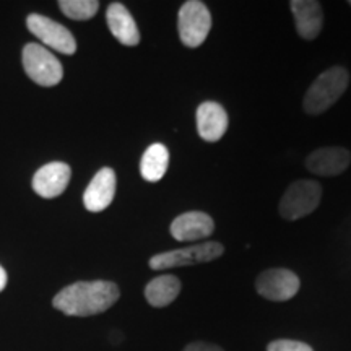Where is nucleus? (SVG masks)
<instances>
[{"instance_id":"obj_20","label":"nucleus","mask_w":351,"mask_h":351,"mask_svg":"<svg viewBox=\"0 0 351 351\" xmlns=\"http://www.w3.org/2000/svg\"><path fill=\"white\" fill-rule=\"evenodd\" d=\"M182 351H225L221 346L215 343H207V341H192Z\"/></svg>"},{"instance_id":"obj_14","label":"nucleus","mask_w":351,"mask_h":351,"mask_svg":"<svg viewBox=\"0 0 351 351\" xmlns=\"http://www.w3.org/2000/svg\"><path fill=\"white\" fill-rule=\"evenodd\" d=\"M289 7L295 15L298 34L307 41L317 38L324 25V13L320 3L315 0H293Z\"/></svg>"},{"instance_id":"obj_19","label":"nucleus","mask_w":351,"mask_h":351,"mask_svg":"<svg viewBox=\"0 0 351 351\" xmlns=\"http://www.w3.org/2000/svg\"><path fill=\"white\" fill-rule=\"evenodd\" d=\"M267 351H314L309 345L304 341H296V340H275L270 341L267 346Z\"/></svg>"},{"instance_id":"obj_7","label":"nucleus","mask_w":351,"mask_h":351,"mask_svg":"<svg viewBox=\"0 0 351 351\" xmlns=\"http://www.w3.org/2000/svg\"><path fill=\"white\" fill-rule=\"evenodd\" d=\"M301 282L295 271L288 269H269L262 271L256 280V289L269 301H288L300 291Z\"/></svg>"},{"instance_id":"obj_12","label":"nucleus","mask_w":351,"mask_h":351,"mask_svg":"<svg viewBox=\"0 0 351 351\" xmlns=\"http://www.w3.org/2000/svg\"><path fill=\"white\" fill-rule=\"evenodd\" d=\"M70 176H72V169L69 165L60 163V161L44 165L43 168L36 171L33 178L34 192L44 199L59 197L67 189Z\"/></svg>"},{"instance_id":"obj_11","label":"nucleus","mask_w":351,"mask_h":351,"mask_svg":"<svg viewBox=\"0 0 351 351\" xmlns=\"http://www.w3.org/2000/svg\"><path fill=\"white\" fill-rule=\"evenodd\" d=\"M215 221L205 212H186L176 217L169 232L176 241H202L213 234Z\"/></svg>"},{"instance_id":"obj_3","label":"nucleus","mask_w":351,"mask_h":351,"mask_svg":"<svg viewBox=\"0 0 351 351\" xmlns=\"http://www.w3.org/2000/svg\"><path fill=\"white\" fill-rule=\"evenodd\" d=\"M223 252H225L223 244L217 243V241H207V243L189 245V247L156 254V256H153L150 258L148 263H150V269L153 270L178 269V267L212 262L215 258L221 257Z\"/></svg>"},{"instance_id":"obj_13","label":"nucleus","mask_w":351,"mask_h":351,"mask_svg":"<svg viewBox=\"0 0 351 351\" xmlns=\"http://www.w3.org/2000/svg\"><path fill=\"white\" fill-rule=\"evenodd\" d=\"M197 132L205 142H218L228 130V114L217 101H204L195 112Z\"/></svg>"},{"instance_id":"obj_6","label":"nucleus","mask_w":351,"mask_h":351,"mask_svg":"<svg viewBox=\"0 0 351 351\" xmlns=\"http://www.w3.org/2000/svg\"><path fill=\"white\" fill-rule=\"evenodd\" d=\"M23 67L26 75L41 86H56L64 77V67L59 59L36 43L23 47Z\"/></svg>"},{"instance_id":"obj_4","label":"nucleus","mask_w":351,"mask_h":351,"mask_svg":"<svg viewBox=\"0 0 351 351\" xmlns=\"http://www.w3.org/2000/svg\"><path fill=\"white\" fill-rule=\"evenodd\" d=\"M322 199V187L311 179H301L287 189L280 200V215L285 219H300L311 215L319 207Z\"/></svg>"},{"instance_id":"obj_8","label":"nucleus","mask_w":351,"mask_h":351,"mask_svg":"<svg viewBox=\"0 0 351 351\" xmlns=\"http://www.w3.org/2000/svg\"><path fill=\"white\" fill-rule=\"evenodd\" d=\"M28 29L46 46L57 52L72 56L77 51V41L65 26L43 15H29L26 20Z\"/></svg>"},{"instance_id":"obj_1","label":"nucleus","mask_w":351,"mask_h":351,"mask_svg":"<svg viewBox=\"0 0 351 351\" xmlns=\"http://www.w3.org/2000/svg\"><path fill=\"white\" fill-rule=\"evenodd\" d=\"M119 287L106 280L77 282L65 287L52 300V306L65 315L88 317L108 311L119 300Z\"/></svg>"},{"instance_id":"obj_5","label":"nucleus","mask_w":351,"mask_h":351,"mask_svg":"<svg viewBox=\"0 0 351 351\" xmlns=\"http://www.w3.org/2000/svg\"><path fill=\"white\" fill-rule=\"evenodd\" d=\"M179 38L184 46L199 47L212 29V13L200 0H189L182 3L178 15Z\"/></svg>"},{"instance_id":"obj_17","label":"nucleus","mask_w":351,"mask_h":351,"mask_svg":"<svg viewBox=\"0 0 351 351\" xmlns=\"http://www.w3.org/2000/svg\"><path fill=\"white\" fill-rule=\"evenodd\" d=\"M169 166V150L163 143H153L147 148L140 161V173L148 182H158L165 178Z\"/></svg>"},{"instance_id":"obj_16","label":"nucleus","mask_w":351,"mask_h":351,"mask_svg":"<svg viewBox=\"0 0 351 351\" xmlns=\"http://www.w3.org/2000/svg\"><path fill=\"white\" fill-rule=\"evenodd\" d=\"M181 293V280L174 275H160L145 288V298L153 307H166Z\"/></svg>"},{"instance_id":"obj_15","label":"nucleus","mask_w":351,"mask_h":351,"mask_svg":"<svg viewBox=\"0 0 351 351\" xmlns=\"http://www.w3.org/2000/svg\"><path fill=\"white\" fill-rule=\"evenodd\" d=\"M108 26L112 36L124 46L134 47L140 43V32L130 12L119 2H114L108 7L106 12Z\"/></svg>"},{"instance_id":"obj_9","label":"nucleus","mask_w":351,"mask_h":351,"mask_svg":"<svg viewBox=\"0 0 351 351\" xmlns=\"http://www.w3.org/2000/svg\"><path fill=\"white\" fill-rule=\"evenodd\" d=\"M351 163V153L341 147L317 148L306 158V168L313 174L333 178L345 173Z\"/></svg>"},{"instance_id":"obj_22","label":"nucleus","mask_w":351,"mask_h":351,"mask_svg":"<svg viewBox=\"0 0 351 351\" xmlns=\"http://www.w3.org/2000/svg\"><path fill=\"white\" fill-rule=\"evenodd\" d=\"M350 5H351V0H350Z\"/></svg>"},{"instance_id":"obj_2","label":"nucleus","mask_w":351,"mask_h":351,"mask_svg":"<svg viewBox=\"0 0 351 351\" xmlns=\"http://www.w3.org/2000/svg\"><path fill=\"white\" fill-rule=\"evenodd\" d=\"M350 83V73L345 67H332L322 72L306 91L302 108L311 116L328 111L341 98Z\"/></svg>"},{"instance_id":"obj_10","label":"nucleus","mask_w":351,"mask_h":351,"mask_svg":"<svg viewBox=\"0 0 351 351\" xmlns=\"http://www.w3.org/2000/svg\"><path fill=\"white\" fill-rule=\"evenodd\" d=\"M116 173L111 168H103L95 174L91 182L88 184L85 194H83V204L88 212L99 213L106 210L112 204L116 195Z\"/></svg>"},{"instance_id":"obj_18","label":"nucleus","mask_w":351,"mask_h":351,"mask_svg":"<svg viewBox=\"0 0 351 351\" xmlns=\"http://www.w3.org/2000/svg\"><path fill=\"white\" fill-rule=\"evenodd\" d=\"M59 7L70 20L85 21L96 15L99 2H96V0H60Z\"/></svg>"},{"instance_id":"obj_21","label":"nucleus","mask_w":351,"mask_h":351,"mask_svg":"<svg viewBox=\"0 0 351 351\" xmlns=\"http://www.w3.org/2000/svg\"><path fill=\"white\" fill-rule=\"evenodd\" d=\"M7 287V271L3 270V267H0V291H3V288Z\"/></svg>"}]
</instances>
